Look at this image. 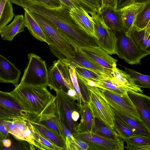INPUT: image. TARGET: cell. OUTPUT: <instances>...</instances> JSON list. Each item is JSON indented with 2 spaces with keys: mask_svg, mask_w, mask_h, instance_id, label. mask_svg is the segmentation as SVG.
I'll list each match as a JSON object with an SVG mask.
<instances>
[{
  "mask_svg": "<svg viewBox=\"0 0 150 150\" xmlns=\"http://www.w3.org/2000/svg\"><path fill=\"white\" fill-rule=\"evenodd\" d=\"M14 3L48 20L77 49L98 46L96 38L82 29L71 17L69 10L63 5L59 8L52 7L33 0H14Z\"/></svg>",
  "mask_w": 150,
  "mask_h": 150,
  "instance_id": "cell-1",
  "label": "cell"
},
{
  "mask_svg": "<svg viewBox=\"0 0 150 150\" xmlns=\"http://www.w3.org/2000/svg\"><path fill=\"white\" fill-rule=\"evenodd\" d=\"M47 86H24L18 85L10 93L20 102L35 122L56 98L49 92Z\"/></svg>",
  "mask_w": 150,
  "mask_h": 150,
  "instance_id": "cell-2",
  "label": "cell"
},
{
  "mask_svg": "<svg viewBox=\"0 0 150 150\" xmlns=\"http://www.w3.org/2000/svg\"><path fill=\"white\" fill-rule=\"evenodd\" d=\"M27 10L43 30L54 55L61 60L75 57L77 49L59 30L42 16Z\"/></svg>",
  "mask_w": 150,
  "mask_h": 150,
  "instance_id": "cell-3",
  "label": "cell"
},
{
  "mask_svg": "<svg viewBox=\"0 0 150 150\" xmlns=\"http://www.w3.org/2000/svg\"><path fill=\"white\" fill-rule=\"evenodd\" d=\"M28 56V62L19 85L48 86V71L45 61L32 53Z\"/></svg>",
  "mask_w": 150,
  "mask_h": 150,
  "instance_id": "cell-4",
  "label": "cell"
},
{
  "mask_svg": "<svg viewBox=\"0 0 150 150\" xmlns=\"http://www.w3.org/2000/svg\"><path fill=\"white\" fill-rule=\"evenodd\" d=\"M113 31L116 38V54L119 58L131 65L137 64L149 54L137 45L130 36L127 35L123 31Z\"/></svg>",
  "mask_w": 150,
  "mask_h": 150,
  "instance_id": "cell-5",
  "label": "cell"
},
{
  "mask_svg": "<svg viewBox=\"0 0 150 150\" xmlns=\"http://www.w3.org/2000/svg\"><path fill=\"white\" fill-rule=\"evenodd\" d=\"M99 88L101 96L112 109L137 121L150 130L144 122L137 109L128 94L121 96L106 90Z\"/></svg>",
  "mask_w": 150,
  "mask_h": 150,
  "instance_id": "cell-6",
  "label": "cell"
},
{
  "mask_svg": "<svg viewBox=\"0 0 150 150\" xmlns=\"http://www.w3.org/2000/svg\"><path fill=\"white\" fill-rule=\"evenodd\" d=\"M86 86L90 93L87 103L93 116L114 129V114L111 108L101 96L98 88Z\"/></svg>",
  "mask_w": 150,
  "mask_h": 150,
  "instance_id": "cell-7",
  "label": "cell"
},
{
  "mask_svg": "<svg viewBox=\"0 0 150 150\" xmlns=\"http://www.w3.org/2000/svg\"><path fill=\"white\" fill-rule=\"evenodd\" d=\"M48 86L55 91L66 93L69 90L74 89L69 67L60 60L54 61L49 68Z\"/></svg>",
  "mask_w": 150,
  "mask_h": 150,
  "instance_id": "cell-8",
  "label": "cell"
},
{
  "mask_svg": "<svg viewBox=\"0 0 150 150\" xmlns=\"http://www.w3.org/2000/svg\"><path fill=\"white\" fill-rule=\"evenodd\" d=\"M55 92L56 102L59 118L73 134L76 132L79 123L73 121L71 114L74 111H79V105L66 93L62 91Z\"/></svg>",
  "mask_w": 150,
  "mask_h": 150,
  "instance_id": "cell-9",
  "label": "cell"
},
{
  "mask_svg": "<svg viewBox=\"0 0 150 150\" xmlns=\"http://www.w3.org/2000/svg\"><path fill=\"white\" fill-rule=\"evenodd\" d=\"M92 17L99 46L109 54H116V38L114 31L103 23L98 13H90Z\"/></svg>",
  "mask_w": 150,
  "mask_h": 150,
  "instance_id": "cell-10",
  "label": "cell"
},
{
  "mask_svg": "<svg viewBox=\"0 0 150 150\" xmlns=\"http://www.w3.org/2000/svg\"><path fill=\"white\" fill-rule=\"evenodd\" d=\"M74 137L82 140L88 145L89 150H124V145L122 139L118 140L105 138L91 132H76Z\"/></svg>",
  "mask_w": 150,
  "mask_h": 150,
  "instance_id": "cell-11",
  "label": "cell"
},
{
  "mask_svg": "<svg viewBox=\"0 0 150 150\" xmlns=\"http://www.w3.org/2000/svg\"><path fill=\"white\" fill-rule=\"evenodd\" d=\"M3 124L8 132L16 139L33 144L34 139L33 128L30 121L26 120L14 118L11 120H3Z\"/></svg>",
  "mask_w": 150,
  "mask_h": 150,
  "instance_id": "cell-12",
  "label": "cell"
},
{
  "mask_svg": "<svg viewBox=\"0 0 150 150\" xmlns=\"http://www.w3.org/2000/svg\"><path fill=\"white\" fill-rule=\"evenodd\" d=\"M150 1L134 3L117 10L122 23V31L127 35L131 32L137 18Z\"/></svg>",
  "mask_w": 150,
  "mask_h": 150,
  "instance_id": "cell-13",
  "label": "cell"
},
{
  "mask_svg": "<svg viewBox=\"0 0 150 150\" xmlns=\"http://www.w3.org/2000/svg\"><path fill=\"white\" fill-rule=\"evenodd\" d=\"M0 108L15 118L35 122L19 100L10 92L0 91Z\"/></svg>",
  "mask_w": 150,
  "mask_h": 150,
  "instance_id": "cell-14",
  "label": "cell"
},
{
  "mask_svg": "<svg viewBox=\"0 0 150 150\" xmlns=\"http://www.w3.org/2000/svg\"><path fill=\"white\" fill-rule=\"evenodd\" d=\"M61 61L68 66L74 68L76 67H83L113 77L112 70L103 67L79 49H77L74 57Z\"/></svg>",
  "mask_w": 150,
  "mask_h": 150,
  "instance_id": "cell-15",
  "label": "cell"
},
{
  "mask_svg": "<svg viewBox=\"0 0 150 150\" xmlns=\"http://www.w3.org/2000/svg\"><path fill=\"white\" fill-rule=\"evenodd\" d=\"M113 77L110 80L118 87L129 93H143L141 87L136 83L135 80L125 71L120 69L116 63L112 69Z\"/></svg>",
  "mask_w": 150,
  "mask_h": 150,
  "instance_id": "cell-16",
  "label": "cell"
},
{
  "mask_svg": "<svg viewBox=\"0 0 150 150\" xmlns=\"http://www.w3.org/2000/svg\"><path fill=\"white\" fill-rule=\"evenodd\" d=\"M21 74L20 70L0 54V82L10 83L16 87Z\"/></svg>",
  "mask_w": 150,
  "mask_h": 150,
  "instance_id": "cell-17",
  "label": "cell"
},
{
  "mask_svg": "<svg viewBox=\"0 0 150 150\" xmlns=\"http://www.w3.org/2000/svg\"><path fill=\"white\" fill-rule=\"evenodd\" d=\"M47 128L62 134L59 123L56 99L44 110L37 122Z\"/></svg>",
  "mask_w": 150,
  "mask_h": 150,
  "instance_id": "cell-18",
  "label": "cell"
},
{
  "mask_svg": "<svg viewBox=\"0 0 150 150\" xmlns=\"http://www.w3.org/2000/svg\"><path fill=\"white\" fill-rule=\"evenodd\" d=\"M69 12L72 18L82 29L96 38L92 17L86 10L79 6L71 9Z\"/></svg>",
  "mask_w": 150,
  "mask_h": 150,
  "instance_id": "cell-19",
  "label": "cell"
},
{
  "mask_svg": "<svg viewBox=\"0 0 150 150\" xmlns=\"http://www.w3.org/2000/svg\"><path fill=\"white\" fill-rule=\"evenodd\" d=\"M79 49L100 65L108 69L112 70L113 64L117 61L99 46Z\"/></svg>",
  "mask_w": 150,
  "mask_h": 150,
  "instance_id": "cell-20",
  "label": "cell"
},
{
  "mask_svg": "<svg viewBox=\"0 0 150 150\" xmlns=\"http://www.w3.org/2000/svg\"><path fill=\"white\" fill-rule=\"evenodd\" d=\"M144 122L150 129V98L143 93H128Z\"/></svg>",
  "mask_w": 150,
  "mask_h": 150,
  "instance_id": "cell-21",
  "label": "cell"
},
{
  "mask_svg": "<svg viewBox=\"0 0 150 150\" xmlns=\"http://www.w3.org/2000/svg\"><path fill=\"white\" fill-rule=\"evenodd\" d=\"M104 24L109 29L122 31L121 22L117 11L110 6L100 8L97 12Z\"/></svg>",
  "mask_w": 150,
  "mask_h": 150,
  "instance_id": "cell-22",
  "label": "cell"
},
{
  "mask_svg": "<svg viewBox=\"0 0 150 150\" xmlns=\"http://www.w3.org/2000/svg\"><path fill=\"white\" fill-rule=\"evenodd\" d=\"M25 27L24 16L18 15L10 24L0 30V35L3 40L11 41L17 35L24 30Z\"/></svg>",
  "mask_w": 150,
  "mask_h": 150,
  "instance_id": "cell-23",
  "label": "cell"
},
{
  "mask_svg": "<svg viewBox=\"0 0 150 150\" xmlns=\"http://www.w3.org/2000/svg\"><path fill=\"white\" fill-rule=\"evenodd\" d=\"M34 128L42 136L60 148L62 150H67L64 136L46 127L37 122H30Z\"/></svg>",
  "mask_w": 150,
  "mask_h": 150,
  "instance_id": "cell-24",
  "label": "cell"
},
{
  "mask_svg": "<svg viewBox=\"0 0 150 150\" xmlns=\"http://www.w3.org/2000/svg\"><path fill=\"white\" fill-rule=\"evenodd\" d=\"M130 36L141 50L150 54V22L144 28L140 29L134 25Z\"/></svg>",
  "mask_w": 150,
  "mask_h": 150,
  "instance_id": "cell-25",
  "label": "cell"
},
{
  "mask_svg": "<svg viewBox=\"0 0 150 150\" xmlns=\"http://www.w3.org/2000/svg\"><path fill=\"white\" fill-rule=\"evenodd\" d=\"M79 112L81 119L77 125L76 132H91L94 117L87 102L79 105Z\"/></svg>",
  "mask_w": 150,
  "mask_h": 150,
  "instance_id": "cell-26",
  "label": "cell"
},
{
  "mask_svg": "<svg viewBox=\"0 0 150 150\" xmlns=\"http://www.w3.org/2000/svg\"><path fill=\"white\" fill-rule=\"evenodd\" d=\"M111 108L114 113L115 118L138 134L150 138V130L148 129L136 120Z\"/></svg>",
  "mask_w": 150,
  "mask_h": 150,
  "instance_id": "cell-27",
  "label": "cell"
},
{
  "mask_svg": "<svg viewBox=\"0 0 150 150\" xmlns=\"http://www.w3.org/2000/svg\"><path fill=\"white\" fill-rule=\"evenodd\" d=\"M25 11L24 20L25 27L32 35L38 40L49 44L43 30L40 25L28 12L27 9L23 8Z\"/></svg>",
  "mask_w": 150,
  "mask_h": 150,
  "instance_id": "cell-28",
  "label": "cell"
},
{
  "mask_svg": "<svg viewBox=\"0 0 150 150\" xmlns=\"http://www.w3.org/2000/svg\"><path fill=\"white\" fill-rule=\"evenodd\" d=\"M91 132L97 135L116 140L120 139L114 129L110 128L99 119L94 117Z\"/></svg>",
  "mask_w": 150,
  "mask_h": 150,
  "instance_id": "cell-29",
  "label": "cell"
},
{
  "mask_svg": "<svg viewBox=\"0 0 150 150\" xmlns=\"http://www.w3.org/2000/svg\"><path fill=\"white\" fill-rule=\"evenodd\" d=\"M15 16L10 0L0 1V30L11 22Z\"/></svg>",
  "mask_w": 150,
  "mask_h": 150,
  "instance_id": "cell-30",
  "label": "cell"
},
{
  "mask_svg": "<svg viewBox=\"0 0 150 150\" xmlns=\"http://www.w3.org/2000/svg\"><path fill=\"white\" fill-rule=\"evenodd\" d=\"M125 142L124 149L128 150H150V139L140 137H134L122 140Z\"/></svg>",
  "mask_w": 150,
  "mask_h": 150,
  "instance_id": "cell-31",
  "label": "cell"
},
{
  "mask_svg": "<svg viewBox=\"0 0 150 150\" xmlns=\"http://www.w3.org/2000/svg\"><path fill=\"white\" fill-rule=\"evenodd\" d=\"M33 128L34 139L32 144L34 146L35 150V148H36L37 149L42 150H62L60 148L42 136L33 127Z\"/></svg>",
  "mask_w": 150,
  "mask_h": 150,
  "instance_id": "cell-32",
  "label": "cell"
},
{
  "mask_svg": "<svg viewBox=\"0 0 150 150\" xmlns=\"http://www.w3.org/2000/svg\"><path fill=\"white\" fill-rule=\"evenodd\" d=\"M74 68L77 74L88 80L96 81L103 79L110 80L112 78L108 75L85 68L76 67Z\"/></svg>",
  "mask_w": 150,
  "mask_h": 150,
  "instance_id": "cell-33",
  "label": "cell"
},
{
  "mask_svg": "<svg viewBox=\"0 0 150 150\" xmlns=\"http://www.w3.org/2000/svg\"><path fill=\"white\" fill-rule=\"evenodd\" d=\"M93 81L95 87L98 88L107 90L121 96H125L128 94L127 91L118 87L110 80L103 79Z\"/></svg>",
  "mask_w": 150,
  "mask_h": 150,
  "instance_id": "cell-34",
  "label": "cell"
},
{
  "mask_svg": "<svg viewBox=\"0 0 150 150\" xmlns=\"http://www.w3.org/2000/svg\"><path fill=\"white\" fill-rule=\"evenodd\" d=\"M114 129L118 134L120 138L123 139L134 137H140L150 139L147 138L138 134L134 132L131 129L120 122L115 118L114 120Z\"/></svg>",
  "mask_w": 150,
  "mask_h": 150,
  "instance_id": "cell-35",
  "label": "cell"
},
{
  "mask_svg": "<svg viewBox=\"0 0 150 150\" xmlns=\"http://www.w3.org/2000/svg\"><path fill=\"white\" fill-rule=\"evenodd\" d=\"M125 71L129 74L141 88H150V76L140 73L134 69L124 67Z\"/></svg>",
  "mask_w": 150,
  "mask_h": 150,
  "instance_id": "cell-36",
  "label": "cell"
},
{
  "mask_svg": "<svg viewBox=\"0 0 150 150\" xmlns=\"http://www.w3.org/2000/svg\"><path fill=\"white\" fill-rule=\"evenodd\" d=\"M59 120L62 132L65 139L67 150H79L73 134L59 118Z\"/></svg>",
  "mask_w": 150,
  "mask_h": 150,
  "instance_id": "cell-37",
  "label": "cell"
},
{
  "mask_svg": "<svg viewBox=\"0 0 150 150\" xmlns=\"http://www.w3.org/2000/svg\"><path fill=\"white\" fill-rule=\"evenodd\" d=\"M150 22V4L148 5L137 16L134 25L137 28H144Z\"/></svg>",
  "mask_w": 150,
  "mask_h": 150,
  "instance_id": "cell-38",
  "label": "cell"
},
{
  "mask_svg": "<svg viewBox=\"0 0 150 150\" xmlns=\"http://www.w3.org/2000/svg\"><path fill=\"white\" fill-rule=\"evenodd\" d=\"M68 66L73 88L77 95L78 100L77 103L78 105H80L85 103L86 102L81 93L75 69L72 66Z\"/></svg>",
  "mask_w": 150,
  "mask_h": 150,
  "instance_id": "cell-39",
  "label": "cell"
},
{
  "mask_svg": "<svg viewBox=\"0 0 150 150\" xmlns=\"http://www.w3.org/2000/svg\"><path fill=\"white\" fill-rule=\"evenodd\" d=\"M88 13H97L100 7V0H78Z\"/></svg>",
  "mask_w": 150,
  "mask_h": 150,
  "instance_id": "cell-40",
  "label": "cell"
},
{
  "mask_svg": "<svg viewBox=\"0 0 150 150\" xmlns=\"http://www.w3.org/2000/svg\"><path fill=\"white\" fill-rule=\"evenodd\" d=\"M62 5L69 10L73 8L79 6L82 7L78 0H59Z\"/></svg>",
  "mask_w": 150,
  "mask_h": 150,
  "instance_id": "cell-41",
  "label": "cell"
},
{
  "mask_svg": "<svg viewBox=\"0 0 150 150\" xmlns=\"http://www.w3.org/2000/svg\"><path fill=\"white\" fill-rule=\"evenodd\" d=\"M77 79L81 95L86 102H88L89 98V91L86 85L80 79L77 78Z\"/></svg>",
  "mask_w": 150,
  "mask_h": 150,
  "instance_id": "cell-42",
  "label": "cell"
},
{
  "mask_svg": "<svg viewBox=\"0 0 150 150\" xmlns=\"http://www.w3.org/2000/svg\"><path fill=\"white\" fill-rule=\"evenodd\" d=\"M45 5L53 8H59L63 5L59 0H33Z\"/></svg>",
  "mask_w": 150,
  "mask_h": 150,
  "instance_id": "cell-43",
  "label": "cell"
},
{
  "mask_svg": "<svg viewBox=\"0 0 150 150\" xmlns=\"http://www.w3.org/2000/svg\"><path fill=\"white\" fill-rule=\"evenodd\" d=\"M146 1H150V0H118L117 10L134 3Z\"/></svg>",
  "mask_w": 150,
  "mask_h": 150,
  "instance_id": "cell-44",
  "label": "cell"
},
{
  "mask_svg": "<svg viewBox=\"0 0 150 150\" xmlns=\"http://www.w3.org/2000/svg\"><path fill=\"white\" fill-rule=\"evenodd\" d=\"M117 3L118 0H100V8L110 6L117 10Z\"/></svg>",
  "mask_w": 150,
  "mask_h": 150,
  "instance_id": "cell-45",
  "label": "cell"
},
{
  "mask_svg": "<svg viewBox=\"0 0 150 150\" xmlns=\"http://www.w3.org/2000/svg\"><path fill=\"white\" fill-rule=\"evenodd\" d=\"M9 134L3 124L2 120L0 119V143L4 139L7 138Z\"/></svg>",
  "mask_w": 150,
  "mask_h": 150,
  "instance_id": "cell-46",
  "label": "cell"
},
{
  "mask_svg": "<svg viewBox=\"0 0 150 150\" xmlns=\"http://www.w3.org/2000/svg\"><path fill=\"white\" fill-rule=\"evenodd\" d=\"M74 137L79 150H89V146L86 143L77 137Z\"/></svg>",
  "mask_w": 150,
  "mask_h": 150,
  "instance_id": "cell-47",
  "label": "cell"
},
{
  "mask_svg": "<svg viewBox=\"0 0 150 150\" xmlns=\"http://www.w3.org/2000/svg\"><path fill=\"white\" fill-rule=\"evenodd\" d=\"M15 118L13 116L8 114L0 108V119L3 120H11Z\"/></svg>",
  "mask_w": 150,
  "mask_h": 150,
  "instance_id": "cell-48",
  "label": "cell"
},
{
  "mask_svg": "<svg viewBox=\"0 0 150 150\" xmlns=\"http://www.w3.org/2000/svg\"><path fill=\"white\" fill-rule=\"evenodd\" d=\"M67 93V95L73 100L77 101L78 100L77 95L76 92L74 89L69 90Z\"/></svg>",
  "mask_w": 150,
  "mask_h": 150,
  "instance_id": "cell-49",
  "label": "cell"
},
{
  "mask_svg": "<svg viewBox=\"0 0 150 150\" xmlns=\"http://www.w3.org/2000/svg\"><path fill=\"white\" fill-rule=\"evenodd\" d=\"M2 146L6 148H9L11 146L12 142L11 141L8 139H5L1 142Z\"/></svg>",
  "mask_w": 150,
  "mask_h": 150,
  "instance_id": "cell-50",
  "label": "cell"
},
{
  "mask_svg": "<svg viewBox=\"0 0 150 150\" xmlns=\"http://www.w3.org/2000/svg\"><path fill=\"white\" fill-rule=\"evenodd\" d=\"M80 117V114L78 111H74L71 114V118L74 122H78L77 120Z\"/></svg>",
  "mask_w": 150,
  "mask_h": 150,
  "instance_id": "cell-51",
  "label": "cell"
},
{
  "mask_svg": "<svg viewBox=\"0 0 150 150\" xmlns=\"http://www.w3.org/2000/svg\"><path fill=\"white\" fill-rule=\"evenodd\" d=\"M0 1H1V0H0Z\"/></svg>",
  "mask_w": 150,
  "mask_h": 150,
  "instance_id": "cell-52",
  "label": "cell"
}]
</instances>
